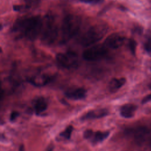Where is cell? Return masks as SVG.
Segmentation results:
<instances>
[{
  "instance_id": "11",
  "label": "cell",
  "mask_w": 151,
  "mask_h": 151,
  "mask_svg": "<svg viewBox=\"0 0 151 151\" xmlns=\"http://www.w3.org/2000/svg\"><path fill=\"white\" fill-rule=\"evenodd\" d=\"M137 106L133 104L128 103L123 105L120 109V115L124 118H131L134 116Z\"/></svg>"
},
{
  "instance_id": "20",
  "label": "cell",
  "mask_w": 151,
  "mask_h": 151,
  "mask_svg": "<svg viewBox=\"0 0 151 151\" xmlns=\"http://www.w3.org/2000/svg\"><path fill=\"white\" fill-rule=\"evenodd\" d=\"M47 151H53V147H50V148L48 149Z\"/></svg>"
},
{
  "instance_id": "16",
  "label": "cell",
  "mask_w": 151,
  "mask_h": 151,
  "mask_svg": "<svg viewBox=\"0 0 151 151\" xmlns=\"http://www.w3.org/2000/svg\"><path fill=\"white\" fill-rule=\"evenodd\" d=\"M145 48L147 51L151 52V39L146 41L145 44Z\"/></svg>"
},
{
  "instance_id": "22",
  "label": "cell",
  "mask_w": 151,
  "mask_h": 151,
  "mask_svg": "<svg viewBox=\"0 0 151 151\" xmlns=\"http://www.w3.org/2000/svg\"><path fill=\"white\" fill-rule=\"evenodd\" d=\"M1 48L0 47V52H1Z\"/></svg>"
},
{
  "instance_id": "1",
  "label": "cell",
  "mask_w": 151,
  "mask_h": 151,
  "mask_svg": "<svg viewBox=\"0 0 151 151\" xmlns=\"http://www.w3.org/2000/svg\"><path fill=\"white\" fill-rule=\"evenodd\" d=\"M42 27V19L37 16L24 19L17 24V28L21 29L30 40H34L37 37L41 31Z\"/></svg>"
},
{
  "instance_id": "17",
  "label": "cell",
  "mask_w": 151,
  "mask_h": 151,
  "mask_svg": "<svg viewBox=\"0 0 151 151\" xmlns=\"http://www.w3.org/2000/svg\"><path fill=\"white\" fill-rule=\"evenodd\" d=\"M18 116V113L17 111H14L11 114L10 116V120H14L16 119V118Z\"/></svg>"
},
{
  "instance_id": "12",
  "label": "cell",
  "mask_w": 151,
  "mask_h": 151,
  "mask_svg": "<svg viewBox=\"0 0 151 151\" xmlns=\"http://www.w3.org/2000/svg\"><path fill=\"white\" fill-rule=\"evenodd\" d=\"M126 83V78H114L109 83V89L110 92H116Z\"/></svg>"
},
{
  "instance_id": "4",
  "label": "cell",
  "mask_w": 151,
  "mask_h": 151,
  "mask_svg": "<svg viewBox=\"0 0 151 151\" xmlns=\"http://www.w3.org/2000/svg\"><path fill=\"white\" fill-rule=\"evenodd\" d=\"M107 50L104 44H98L84 50L82 55L86 61H96L104 57L107 53Z\"/></svg>"
},
{
  "instance_id": "19",
  "label": "cell",
  "mask_w": 151,
  "mask_h": 151,
  "mask_svg": "<svg viewBox=\"0 0 151 151\" xmlns=\"http://www.w3.org/2000/svg\"><path fill=\"white\" fill-rule=\"evenodd\" d=\"M14 10H15V11H19V6H17V5L14 6Z\"/></svg>"
},
{
  "instance_id": "13",
  "label": "cell",
  "mask_w": 151,
  "mask_h": 151,
  "mask_svg": "<svg viewBox=\"0 0 151 151\" xmlns=\"http://www.w3.org/2000/svg\"><path fill=\"white\" fill-rule=\"evenodd\" d=\"M47 104L43 99H40L36 101L35 104V109L38 113L45 111L47 109Z\"/></svg>"
},
{
  "instance_id": "2",
  "label": "cell",
  "mask_w": 151,
  "mask_h": 151,
  "mask_svg": "<svg viewBox=\"0 0 151 151\" xmlns=\"http://www.w3.org/2000/svg\"><path fill=\"white\" fill-rule=\"evenodd\" d=\"M108 31L106 25H95L90 28L82 36L81 44L84 47L90 46L102 39Z\"/></svg>"
},
{
  "instance_id": "3",
  "label": "cell",
  "mask_w": 151,
  "mask_h": 151,
  "mask_svg": "<svg viewBox=\"0 0 151 151\" xmlns=\"http://www.w3.org/2000/svg\"><path fill=\"white\" fill-rule=\"evenodd\" d=\"M81 23V18L77 15H68L64 18L61 27L64 41L69 40L77 34L80 29Z\"/></svg>"
},
{
  "instance_id": "18",
  "label": "cell",
  "mask_w": 151,
  "mask_h": 151,
  "mask_svg": "<svg viewBox=\"0 0 151 151\" xmlns=\"http://www.w3.org/2000/svg\"><path fill=\"white\" fill-rule=\"evenodd\" d=\"M81 1L86 3H98L102 0H80Z\"/></svg>"
},
{
  "instance_id": "14",
  "label": "cell",
  "mask_w": 151,
  "mask_h": 151,
  "mask_svg": "<svg viewBox=\"0 0 151 151\" xmlns=\"http://www.w3.org/2000/svg\"><path fill=\"white\" fill-rule=\"evenodd\" d=\"M73 130V127L72 126H68L67 128L61 133V136L64 137L66 139H69L71 137L72 132Z\"/></svg>"
},
{
  "instance_id": "6",
  "label": "cell",
  "mask_w": 151,
  "mask_h": 151,
  "mask_svg": "<svg viewBox=\"0 0 151 151\" xmlns=\"http://www.w3.org/2000/svg\"><path fill=\"white\" fill-rule=\"evenodd\" d=\"M56 60L60 65L67 68L76 66L78 63L77 56L72 52H68L65 54L58 53L56 55Z\"/></svg>"
},
{
  "instance_id": "8",
  "label": "cell",
  "mask_w": 151,
  "mask_h": 151,
  "mask_svg": "<svg viewBox=\"0 0 151 151\" xmlns=\"http://www.w3.org/2000/svg\"><path fill=\"white\" fill-rule=\"evenodd\" d=\"M125 38L119 33H113L108 36L103 44L107 48L117 49L120 47L124 43Z\"/></svg>"
},
{
  "instance_id": "23",
  "label": "cell",
  "mask_w": 151,
  "mask_h": 151,
  "mask_svg": "<svg viewBox=\"0 0 151 151\" xmlns=\"http://www.w3.org/2000/svg\"><path fill=\"white\" fill-rule=\"evenodd\" d=\"M150 87H151V84H150Z\"/></svg>"
},
{
  "instance_id": "9",
  "label": "cell",
  "mask_w": 151,
  "mask_h": 151,
  "mask_svg": "<svg viewBox=\"0 0 151 151\" xmlns=\"http://www.w3.org/2000/svg\"><path fill=\"white\" fill-rule=\"evenodd\" d=\"M109 114V110L106 109H96L92 110L86 113L81 117V120H93L96 119H100L106 116Z\"/></svg>"
},
{
  "instance_id": "15",
  "label": "cell",
  "mask_w": 151,
  "mask_h": 151,
  "mask_svg": "<svg viewBox=\"0 0 151 151\" xmlns=\"http://www.w3.org/2000/svg\"><path fill=\"white\" fill-rule=\"evenodd\" d=\"M129 48L131 52L134 54H135L136 48V42L133 40H130L129 41Z\"/></svg>"
},
{
  "instance_id": "5",
  "label": "cell",
  "mask_w": 151,
  "mask_h": 151,
  "mask_svg": "<svg viewBox=\"0 0 151 151\" xmlns=\"http://www.w3.org/2000/svg\"><path fill=\"white\" fill-rule=\"evenodd\" d=\"M58 35V28L54 19L50 17L47 19L46 24L42 31V41L47 44L53 42Z\"/></svg>"
},
{
  "instance_id": "10",
  "label": "cell",
  "mask_w": 151,
  "mask_h": 151,
  "mask_svg": "<svg viewBox=\"0 0 151 151\" xmlns=\"http://www.w3.org/2000/svg\"><path fill=\"white\" fill-rule=\"evenodd\" d=\"M65 96L71 100H82L86 97L87 91L81 87L71 88L65 92Z\"/></svg>"
},
{
  "instance_id": "21",
  "label": "cell",
  "mask_w": 151,
  "mask_h": 151,
  "mask_svg": "<svg viewBox=\"0 0 151 151\" xmlns=\"http://www.w3.org/2000/svg\"><path fill=\"white\" fill-rule=\"evenodd\" d=\"M1 94H2V91H1V81H0V97L1 96Z\"/></svg>"
},
{
  "instance_id": "7",
  "label": "cell",
  "mask_w": 151,
  "mask_h": 151,
  "mask_svg": "<svg viewBox=\"0 0 151 151\" xmlns=\"http://www.w3.org/2000/svg\"><path fill=\"white\" fill-rule=\"evenodd\" d=\"M110 132L97 131L94 132L90 129H87L84 132V137L89 141H90L93 144H96L103 142L109 136Z\"/></svg>"
}]
</instances>
